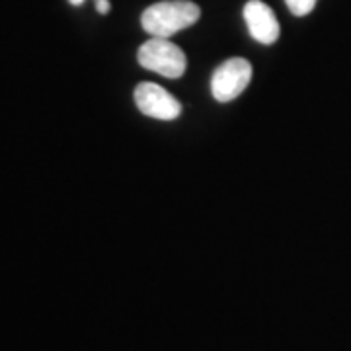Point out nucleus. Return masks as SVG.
Segmentation results:
<instances>
[{"instance_id":"4","label":"nucleus","mask_w":351,"mask_h":351,"mask_svg":"<svg viewBox=\"0 0 351 351\" xmlns=\"http://www.w3.org/2000/svg\"><path fill=\"white\" fill-rule=\"evenodd\" d=\"M135 104L141 113L154 119H162V121L176 119L182 113L180 101L176 100L168 90H164L154 82H141L135 88Z\"/></svg>"},{"instance_id":"2","label":"nucleus","mask_w":351,"mask_h":351,"mask_svg":"<svg viewBox=\"0 0 351 351\" xmlns=\"http://www.w3.org/2000/svg\"><path fill=\"white\" fill-rule=\"evenodd\" d=\"M138 64L166 78H180L186 73L188 59L184 51L166 38H152L138 47Z\"/></svg>"},{"instance_id":"6","label":"nucleus","mask_w":351,"mask_h":351,"mask_svg":"<svg viewBox=\"0 0 351 351\" xmlns=\"http://www.w3.org/2000/svg\"><path fill=\"white\" fill-rule=\"evenodd\" d=\"M289 6V10L293 16H306V14H311L314 10V6H316V0H285Z\"/></svg>"},{"instance_id":"3","label":"nucleus","mask_w":351,"mask_h":351,"mask_svg":"<svg viewBox=\"0 0 351 351\" xmlns=\"http://www.w3.org/2000/svg\"><path fill=\"white\" fill-rule=\"evenodd\" d=\"M252 80V64L246 59H228L213 73L211 92L217 101H230L239 98Z\"/></svg>"},{"instance_id":"7","label":"nucleus","mask_w":351,"mask_h":351,"mask_svg":"<svg viewBox=\"0 0 351 351\" xmlns=\"http://www.w3.org/2000/svg\"><path fill=\"white\" fill-rule=\"evenodd\" d=\"M69 2L78 6V4H82L84 0H69ZM96 10L100 14H108L110 12V2H108V0H96Z\"/></svg>"},{"instance_id":"5","label":"nucleus","mask_w":351,"mask_h":351,"mask_svg":"<svg viewBox=\"0 0 351 351\" xmlns=\"http://www.w3.org/2000/svg\"><path fill=\"white\" fill-rule=\"evenodd\" d=\"M244 20L250 36L263 45H271L279 38V22L274 10L262 0H250L244 6Z\"/></svg>"},{"instance_id":"1","label":"nucleus","mask_w":351,"mask_h":351,"mask_svg":"<svg viewBox=\"0 0 351 351\" xmlns=\"http://www.w3.org/2000/svg\"><path fill=\"white\" fill-rule=\"evenodd\" d=\"M201 10L189 0H164L151 4L143 16L141 25L152 38H170L199 20Z\"/></svg>"}]
</instances>
